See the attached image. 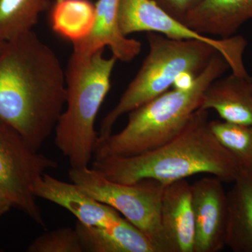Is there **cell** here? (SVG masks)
<instances>
[{"label":"cell","instance_id":"1","mask_svg":"<svg viewBox=\"0 0 252 252\" xmlns=\"http://www.w3.org/2000/svg\"><path fill=\"white\" fill-rule=\"evenodd\" d=\"M66 78L54 50L32 31L8 41L0 55V123L39 151L66 104Z\"/></svg>","mask_w":252,"mask_h":252},{"label":"cell","instance_id":"2","mask_svg":"<svg viewBox=\"0 0 252 252\" xmlns=\"http://www.w3.org/2000/svg\"><path fill=\"white\" fill-rule=\"evenodd\" d=\"M208 111L198 109L172 140L139 155L93 159L94 170L112 182L133 184L153 180L166 185L206 174L230 183L241 170L210 127Z\"/></svg>","mask_w":252,"mask_h":252},{"label":"cell","instance_id":"3","mask_svg":"<svg viewBox=\"0 0 252 252\" xmlns=\"http://www.w3.org/2000/svg\"><path fill=\"white\" fill-rule=\"evenodd\" d=\"M229 67L217 52L190 85L167 91L129 112L124 129L97 144L94 158L139 155L172 140L200 109L207 88Z\"/></svg>","mask_w":252,"mask_h":252},{"label":"cell","instance_id":"4","mask_svg":"<svg viewBox=\"0 0 252 252\" xmlns=\"http://www.w3.org/2000/svg\"><path fill=\"white\" fill-rule=\"evenodd\" d=\"M104 49L87 56L72 54L65 72L66 109L55 128V144L72 168L89 166L98 132L96 119L111 88L117 60L107 59Z\"/></svg>","mask_w":252,"mask_h":252},{"label":"cell","instance_id":"5","mask_svg":"<svg viewBox=\"0 0 252 252\" xmlns=\"http://www.w3.org/2000/svg\"><path fill=\"white\" fill-rule=\"evenodd\" d=\"M149 51L140 70L124 91L117 105L101 123L97 143L112 133L122 116L166 92L185 76L196 77L218 52L198 40H176L148 32Z\"/></svg>","mask_w":252,"mask_h":252},{"label":"cell","instance_id":"6","mask_svg":"<svg viewBox=\"0 0 252 252\" xmlns=\"http://www.w3.org/2000/svg\"><path fill=\"white\" fill-rule=\"evenodd\" d=\"M69 177L91 198L113 207L143 232L158 252H170L160 220V201L165 185L153 180L129 185L117 183L89 166L71 167Z\"/></svg>","mask_w":252,"mask_h":252},{"label":"cell","instance_id":"7","mask_svg":"<svg viewBox=\"0 0 252 252\" xmlns=\"http://www.w3.org/2000/svg\"><path fill=\"white\" fill-rule=\"evenodd\" d=\"M58 167L56 160L39 153L17 132L0 123V191L13 207L42 227L45 220L36 203L34 184L43 174Z\"/></svg>","mask_w":252,"mask_h":252},{"label":"cell","instance_id":"8","mask_svg":"<svg viewBox=\"0 0 252 252\" xmlns=\"http://www.w3.org/2000/svg\"><path fill=\"white\" fill-rule=\"evenodd\" d=\"M119 22L123 34L154 32L176 40H198L210 44L226 60L233 74L249 77L244 67L243 55L246 41L233 36L214 39L200 34L167 14L154 0H119Z\"/></svg>","mask_w":252,"mask_h":252},{"label":"cell","instance_id":"9","mask_svg":"<svg viewBox=\"0 0 252 252\" xmlns=\"http://www.w3.org/2000/svg\"><path fill=\"white\" fill-rule=\"evenodd\" d=\"M223 183L215 176L208 175L191 185L193 252H218L226 246L228 196Z\"/></svg>","mask_w":252,"mask_h":252},{"label":"cell","instance_id":"10","mask_svg":"<svg viewBox=\"0 0 252 252\" xmlns=\"http://www.w3.org/2000/svg\"><path fill=\"white\" fill-rule=\"evenodd\" d=\"M34 193L36 198L65 209L84 225L110 226L123 218L113 207L91 198L74 182L60 180L46 172L34 184Z\"/></svg>","mask_w":252,"mask_h":252},{"label":"cell","instance_id":"11","mask_svg":"<svg viewBox=\"0 0 252 252\" xmlns=\"http://www.w3.org/2000/svg\"><path fill=\"white\" fill-rule=\"evenodd\" d=\"M119 0H98L92 29L84 39L73 44L72 54L87 56L109 47L117 61L128 63L135 59L142 44L124 35L119 22Z\"/></svg>","mask_w":252,"mask_h":252},{"label":"cell","instance_id":"12","mask_svg":"<svg viewBox=\"0 0 252 252\" xmlns=\"http://www.w3.org/2000/svg\"><path fill=\"white\" fill-rule=\"evenodd\" d=\"M160 220L170 252H193L195 225L191 185L187 180L165 185Z\"/></svg>","mask_w":252,"mask_h":252},{"label":"cell","instance_id":"13","mask_svg":"<svg viewBox=\"0 0 252 252\" xmlns=\"http://www.w3.org/2000/svg\"><path fill=\"white\" fill-rule=\"evenodd\" d=\"M200 109H214L224 122L252 125V81L232 74L218 78L204 93Z\"/></svg>","mask_w":252,"mask_h":252},{"label":"cell","instance_id":"14","mask_svg":"<svg viewBox=\"0 0 252 252\" xmlns=\"http://www.w3.org/2000/svg\"><path fill=\"white\" fill-rule=\"evenodd\" d=\"M251 19L252 0H200L183 23L200 34L226 39Z\"/></svg>","mask_w":252,"mask_h":252},{"label":"cell","instance_id":"15","mask_svg":"<svg viewBox=\"0 0 252 252\" xmlns=\"http://www.w3.org/2000/svg\"><path fill=\"white\" fill-rule=\"evenodd\" d=\"M84 252H158L143 232L123 217L110 226H75Z\"/></svg>","mask_w":252,"mask_h":252},{"label":"cell","instance_id":"16","mask_svg":"<svg viewBox=\"0 0 252 252\" xmlns=\"http://www.w3.org/2000/svg\"><path fill=\"white\" fill-rule=\"evenodd\" d=\"M227 193L226 246L235 252H252V172H240Z\"/></svg>","mask_w":252,"mask_h":252},{"label":"cell","instance_id":"17","mask_svg":"<svg viewBox=\"0 0 252 252\" xmlns=\"http://www.w3.org/2000/svg\"><path fill=\"white\" fill-rule=\"evenodd\" d=\"M95 4L89 0L56 1L50 14L53 31L72 44L90 33L94 21Z\"/></svg>","mask_w":252,"mask_h":252},{"label":"cell","instance_id":"18","mask_svg":"<svg viewBox=\"0 0 252 252\" xmlns=\"http://www.w3.org/2000/svg\"><path fill=\"white\" fill-rule=\"evenodd\" d=\"M50 0H0V40L8 41L32 31Z\"/></svg>","mask_w":252,"mask_h":252},{"label":"cell","instance_id":"19","mask_svg":"<svg viewBox=\"0 0 252 252\" xmlns=\"http://www.w3.org/2000/svg\"><path fill=\"white\" fill-rule=\"evenodd\" d=\"M210 127L219 142L234 158L241 172H252V125L213 121Z\"/></svg>","mask_w":252,"mask_h":252},{"label":"cell","instance_id":"20","mask_svg":"<svg viewBox=\"0 0 252 252\" xmlns=\"http://www.w3.org/2000/svg\"><path fill=\"white\" fill-rule=\"evenodd\" d=\"M28 252H84L76 228L63 227L39 235L27 248Z\"/></svg>","mask_w":252,"mask_h":252},{"label":"cell","instance_id":"21","mask_svg":"<svg viewBox=\"0 0 252 252\" xmlns=\"http://www.w3.org/2000/svg\"><path fill=\"white\" fill-rule=\"evenodd\" d=\"M167 14L184 22L186 17L200 3V0H154Z\"/></svg>","mask_w":252,"mask_h":252},{"label":"cell","instance_id":"22","mask_svg":"<svg viewBox=\"0 0 252 252\" xmlns=\"http://www.w3.org/2000/svg\"><path fill=\"white\" fill-rule=\"evenodd\" d=\"M13 207V204L2 192L0 191V217Z\"/></svg>","mask_w":252,"mask_h":252},{"label":"cell","instance_id":"23","mask_svg":"<svg viewBox=\"0 0 252 252\" xmlns=\"http://www.w3.org/2000/svg\"><path fill=\"white\" fill-rule=\"evenodd\" d=\"M6 44H7L6 41L0 40V55H1V53L4 51L5 47H6Z\"/></svg>","mask_w":252,"mask_h":252},{"label":"cell","instance_id":"24","mask_svg":"<svg viewBox=\"0 0 252 252\" xmlns=\"http://www.w3.org/2000/svg\"><path fill=\"white\" fill-rule=\"evenodd\" d=\"M61 1V0H56V1Z\"/></svg>","mask_w":252,"mask_h":252}]
</instances>
